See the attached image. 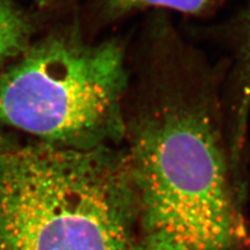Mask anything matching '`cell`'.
I'll use <instances>...</instances> for the list:
<instances>
[{"label": "cell", "instance_id": "cell-1", "mask_svg": "<svg viewBox=\"0 0 250 250\" xmlns=\"http://www.w3.org/2000/svg\"><path fill=\"white\" fill-rule=\"evenodd\" d=\"M156 36L147 93L125 114L139 237H159L179 250H250L244 187L216 77L166 25Z\"/></svg>", "mask_w": 250, "mask_h": 250}, {"label": "cell", "instance_id": "cell-2", "mask_svg": "<svg viewBox=\"0 0 250 250\" xmlns=\"http://www.w3.org/2000/svg\"><path fill=\"white\" fill-rule=\"evenodd\" d=\"M138 237L124 147L0 153V250H134Z\"/></svg>", "mask_w": 250, "mask_h": 250}, {"label": "cell", "instance_id": "cell-3", "mask_svg": "<svg viewBox=\"0 0 250 250\" xmlns=\"http://www.w3.org/2000/svg\"><path fill=\"white\" fill-rule=\"evenodd\" d=\"M129 74L120 42L50 34L0 71V125L74 150L119 146Z\"/></svg>", "mask_w": 250, "mask_h": 250}, {"label": "cell", "instance_id": "cell-4", "mask_svg": "<svg viewBox=\"0 0 250 250\" xmlns=\"http://www.w3.org/2000/svg\"><path fill=\"white\" fill-rule=\"evenodd\" d=\"M228 137L232 154L243 156L250 116V2L234 26V62Z\"/></svg>", "mask_w": 250, "mask_h": 250}, {"label": "cell", "instance_id": "cell-5", "mask_svg": "<svg viewBox=\"0 0 250 250\" xmlns=\"http://www.w3.org/2000/svg\"><path fill=\"white\" fill-rule=\"evenodd\" d=\"M33 25L29 16L15 0H0V68L25 52Z\"/></svg>", "mask_w": 250, "mask_h": 250}, {"label": "cell", "instance_id": "cell-6", "mask_svg": "<svg viewBox=\"0 0 250 250\" xmlns=\"http://www.w3.org/2000/svg\"><path fill=\"white\" fill-rule=\"evenodd\" d=\"M216 0H104L109 18H119L146 9L171 10L186 15L201 16L214 9Z\"/></svg>", "mask_w": 250, "mask_h": 250}, {"label": "cell", "instance_id": "cell-7", "mask_svg": "<svg viewBox=\"0 0 250 250\" xmlns=\"http://www.w3.org/2000/svg\"><path fill=\"white\" fill-rule=\"evenodd\" d=\"M21 144L18 142V140L11 135L3 134L0 132V153L10 151L19 147Z\"/></svg>", "mask_w": 250, "mask_h": 250}, {"label": "cell", "instance_id": "cell-8", "mask_svg": "<svg viewBox=\"0 0 250 250\" xmlns=\"http://www.w3.org/2000/svg\"><path fill=\"white\" fill-rule=\"evenodd\" d=\"M137 250H179L173 245L163 241H151L141 245Z\"/></svg>", "mask_w": 250, "mask_h": 250}, {"label": "cell", "instance_id": "cell-9", "mask_svg": "<svg viewBox=\"0 0 250 250\" xmlns=\"http://www.w3.org/2000/svg\"><path fill=\"white\" fill-rule=\"evenodd\" d=\"M52 0H37V2L39 3V5L41 6H45V5H48Z\"/></svg>", "mask_w": 250, "mask_h": 250}]
</instances>
